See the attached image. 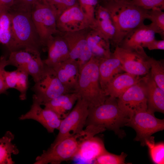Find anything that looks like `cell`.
I'll return each mask as SVG.
<instances>
[{
    "instance_id": "29",
    "label": "cell",
    "mask_w": 164,
    "mask_h": 164,
    "mask_svg": "<svg viewBox=\"0 0 164 164\" xmlns=\"http://www.w3.org/2000/svg\"><path fill=\"white\" fill-rule=\"evenodd\" d=\"M145 145L149 148L151 158L155 164L164 163V143L163 142L155 143L152 136L145 141Z\"/></svg>"
},
{
    "instance_id": "35",
    "label": "cell",
    "mask_w": 164,
    "mask_h": 164,
    "mask_svg": "<svg viewBox=\"0 0 164 164\" xmlns=\"http://www.w3.org/2000/svg\"><path fill=\"white\" fill-rule=\"evenodd\" d=\"M80 6L84 13L93 21L95 8L98 4V0H79Z\"/></svg>"
},
{
    "instance_id": "16",
    "label": "cell",
    "mask_w": 164,
    "mask_h": 164,
    "mask_svg": "<svg viewBox=\"0 0 164 164\" xmlns=\"http://www.w3.org/2000/svg\"><path fill=\"white\" fill-rule=\"evenodd\" d=\"M45 47L47 51V57L43 61L49 67L53 68L69 58L68 45L61 32L58 31L51 36Z\"/></svg>"
},
{
    "instance_id": "14",
    "label": "cell",
    "mask_w": 164,
    "mask_h": 164,
    "mask_svg": "<svg viewBox=\"0 0 164 164\" xmlns=\"http://www.w3.org/2000/svg\"><path fill=\"white\" fill-rule=\"evenodd\" d=\"M93 21L78 5L67 10L56 19L57 29L61 32H73L91 28Z\"/></svg>"
},
{
    "instance_id": "15",
    "label": "cell",
    "mask_w": 164,
    "mask_h": 164,
    "mask_svg": "<svg viewBox=\"0 0 164 164\" xmlns=\"http://www.w3.org/2000/svg\"><path fill=\"white\" fill-rule=\"evenodd\" d=\"M33 102L30 110L22 115L19 119L35 120L41 124L49 133H53L55 129H58L62 119L52 110L45 108H43L33 95Z\"/></svg>"
},
{
    "instance_id": "25",
    "label": "cell",
    "mask_w": 164,
    "mask_h": 164,
    "mask_svg": "<svg viewBox=\"0 0 164 164\" xmlns=\"http://www.w3.org/2000/svg\"><path fill=\"white\" fill-rule=\"evenodd\" d=\"M120 70H122L120 61L112 54L109 58L99 59V81L104 91L107 85Z\"/></svg>"
},
{
    "instance_id": "4",
    "label": "cell",
    "mask_w": 164,
    "mask_h": 164,
    "mask_svg": "<svg viewBox=\"0 0 164 164\" xmlns=\"http://www.w3.org/2000/svg\"><path fill=\"white\" fill-rule=\"evenodd\" d=\"M118 106L117 98L108 96L104 102L94 107L89 108L85 125L100 126L112 130L121 138L125 135L121 128L128 122Z\"/></svg>"
},
{
    "instance_id": "1",
    "label": "cell",
    "mask_w": 164,
    "mask_h": 164,
    "mask_svg": "<svg viewBox=\"0 0 164 164\" xmlns=\"http://www.w3.org/2000/svg\"><path fill=\"white\" fill-rule=\"evenodd\" d=\"M32 7L14 1L8 12L12 33L10 52L25 48L40 51L43 47L32 19Z\"/></svg>"
},
{
    "instance_id": "17",
    "label": "cell",
    "mask_w": 164,
    "mask_h": 164,
    "mask_svg": "<svg viewBox=\"0 0 164 164\" xmlns=\"http://www.w3.org/2000/svg\"><path fill=\"white\" fill-rule=\"evenodd\" d=\"M157 33L154 26L151 23L148 25H141L130 32L121 41L118 46L129 50H135L155 39Z\"/></svg>"
},
{
    "instance_id": "21",
    "label": "cell",
    "mask_w": 164,
    "mask_h": 164,
    "mask_svg": "<svg viewBox=\"0 0 164 164\" xmlns=\"http://www.w3.org/2000/svg\"><path fill=\"white\" fill-rule=\"evenodd\" d=\"M139 76L126 72L115 75L105 87L104 91L107 96L117 98L132 85L138 83Z\"/></svg>"
},
{
    "instance_id": "18",
    "label": "cell",
    "mask_w": 164,
    "mask_h": 164,
    "mask_svg": "<svg viewBox=\"0 0 164 164\" xmlns=\"http://www.w3.org/2000/svg\"><path fill=\"white\" fill-rule=\"evenodd\" d=\"M79 145L76 157L89 163L94 162L99 155L106 151L103 141L96 137L80 134Z\"/></svg>"
},
{
    "instance_id": "32",
    "label": "cell",
    "mask_w": 164,
    "mask_h": 164,
    "mask_svg": "<svg viewBox=\"0 0 164 164\" xmlns=\"http://www.w3.org/2000/svg\"><path fill=\"white\" fill-rule=\"evenodd\" d=\"M17 77L15 89L20 92L19 98L24 100L26 98V93L29 87L28 76L26 71L17 68Z\"/></svg>"
},
{
    "instance_id": "37",
    "label": "cell",
    "mask_w": 164,
    "mask_h": 164,
    "mask_svg": "<svg viewBox=\"0 0 164 164\" xmlns=\"http://www.w3.org/2000/svg\"><path fill=\"white\" fill-rule=\"evenodd\" d=\"M4 75L5 83L7 89L11 88L15 89L17 77V70L12 71L5 70Z\"/></svg>"
},
{
    "instance_id": "7",
    "label": "cell",
    "mask_w": 164,
    "mask_h": 164,
    "mask_svg": "<svg viewBox=\"0 0 164 164\" xmlns=\"http://www.w3.org/2000/svg\"><path fill=\"white\" fill-rule=\"evenodd\" d=\"M32 89L41 105L60 95L72 93L67 90L51 67L45 64L44 70Z\"/></svg>"
},
{
    "instance_id": "10",
    "label": "cell",
    "mask_w": 164,
    "mask_h": 164,
    "mask_svg": "<svg viewBox=\"0 0 164 164\" xmlns=\"http://www.w3.org/2000/svg\"><path fill=\"white\" fill-rule=\"evenodd\" d=\"M133 128L136 133L134 140L140 142L142 146L145 141L155 133L164 129V119L155 117L154 113L147 110L137 112L129 119L125 125Z\"/></svg>"
},
{
    "instance_id": "41",
    "label": "cell",
    "mask_w": 164,
    "mask_h": 164,
    "mask_svg": "<svg viewBox=\"0 0 164 164\" xmlns=\"http://www.w3.org/2000/svg\"><path fill=\"white\" fill-rule=\"evenodd\" d=\"M38 0H15L19 3L32 6Z\"/></svg>"
},
{
    "instance_id": "27",
    "label": "cell",
    "mask_w": 164,
    "mask_h": 164,
    "mask_svg": "<svg viewBox=\"0 0 164 164\" xmlns=\"http://www.w3.org/2000/svg\"><path fill=\"white\" fill-rule=\"evenodd\" d=\"M11 21L9 12L0 14V43L9 50L12 40Z\"/></svg>"
},
{
    "instance_id": "26",
    "label": "cell",
    "mask_w": 164,
    "mask_h": 164,
    "mask_svg": "<svg viewBox=\"0 0 164 164\" xmlns=\"http://www.w3.org/2000/svg\"><path fill=\"white\" fill-rule=\"evenodd\" d=\"M14 137L12 132L8 131L0 138V164L15 163L12 155L18 154L19 151L15 145L12 143Z\"/></svg>"
},
{
    "instance_id": "40",
    "label": "cell",
    "mask_w": 164,
    "mask_h": 164,
    "mask_svg": "<svg viewBox=\"0 0 164 164\" xmlns=\"http://www.w3.org/2000/svg\"><path fill=\"white\" fill-rule=\"evenodd\" d=\"M131 0H98V4L104 8L121 3L129 2Z\"/></svg>"
},
{
    "instance_id": "24",
    "label": "cell",
    "mask_w": 164,
    "mask_h": 164,
    "mask_svg": "<svg viewBox=\"0 0 164 164\" xmlns=\"http://www.w3.org/2000/svg\"><path fill=\"white\" fill-rule=\"evenodd\" d=\"M91 28L100 32L110 42L114 37L115 29L110 14L106 8L99 4L95 8L94 21Z\"/></svg>"
},
{
    "instance_id": "13",
    "label": "cell",
    "mask_w": 164,
    "mask_h": 164,
    "mask_svg": "<svg viewBox=\"0 0 164 164\" xmlns=\"http://www.w3.org/2000/svg\"><path fill=\"white\" fill-rule=\"evenodd\" d=\"M117 100L118 107L129 119L136 113L147 110L146 95L139 81L128 88Z\"/></svg>"
},
{
    "instance_id": "22",
    "label": "cell",
    "mask_w": 164,
    "mask_h": 164,
    "mask_svg": "<svg viewBox=\"0 0 164 164\" xmlns=\"http://www.w3.org/2000/svg\"><path fill=\"white\" fill-rule=\"evenodd\" d=\"M86 39L92 56L101 59L111 56L110 41L100 32L91 28Z\"/></svg>"
},
{
    "instance_id": "23",
    "label": "cell",
    "mask_w": 164,
    "mask_h": 164,
    "mask_svg": "<svg viewBox=\"0 0 164 164\" xmlns=\"http://www.w3.org/2000/svg\"><path fill=\"white\" fill-rule=\"evenodd\" d=\"M79 97L76 93H70L59 96L42 105L53 111L63 119L71 110Z\"/></svg>"
},
{
    "instance_id": "20",
    "label": "cell",
    "mask_w": 164,
    "mask_h": 164,
    "mask_svg": "<svg viewBox=\"0 0 164 164\" xmlns=\"http://www.w3.org/2000/svg\"><path fill=\"white\" fill-rule=\"evenodd\" d=\"M52 68L65 88L70 92H74L77 85L80 72L77 64L68 59Z\"/></svg>"
},
{
    "instance_id": "6",
    "label": "cell",
    "mask_w": 164,
    "mask_h": 164,
    "mask_svg": "<svg viewBox=\"0 0 164 164\" xmlns=\"http://www.w3.org/2000/svg\"><path fill=\"white\" fill-rule=\"evenodd\" d=\"M89 112V106L79 97L69 113L62 119L58 135L53 143L54 145L67 137L80 133L85 125Z\"/></svg>"
},
{
    "instance_id": "39",
    "label": "cell",
    "mask_w": 164,
    "mask_h": 164,
    "mask_svg": "<svg viewBox=\"0 0 164 164\" xmlns=\"http://www.w3.org/2000/svg\"><path fill=\"white\" fill-rule=\"evenodd\" d=\"M15 0H0V14L8 12L13 4Z\"/></svg>"
},
{
    "instance_id": "8",
    "label": "cell",
    "mask_w": 164,
    "mask_h": 164,
    "mask_svg": "<svg viewBox=\"0 0 164 164\" xmlns=\"http://www.w3.org/2000/svg\"><path fill=\"white\" fill-rule=\"evenodd\" d=\"M79 133L67 137L57 143L51 145L36 159L34 164H59L75 157L77 151Z\"/></svg>"
},
{
    "instance_id": "11",
    "label": "cell",
    "mask_w": 164,
    "mask_h": 164,
    "mask_svg": "<svg viewBox=\"0 0 164 164\" xmlns=\"http://www.w3.org/2000/svg\"><path fill=\"white\" fill-rule=\"evenodd\" d=\"M112 54L120 61L121 69L130 74L137 76L146 75L149 73L150 66L148 56L142 48L129 50L118 46Z\"/></svg>"
},
{
    "instance_id": "12",
    "label": "cell",
    "mask_w": 164,
    "mask_h": 164,
    "mask_svg": "<svg viewBox=\"0 0 164 164\" xmlns=\"http://www.w3.org/2000/svg\"><path fill=\"white\" fill-rule=\"evenodd\" d=\"M90 28L73 32H61L68 47L69 59L77 64L80 71L92 56L86 39Z\"/></svg>"
},
{
    "instance_id": "34",
    "label": "cell",
    "mask_w": 164,
    "mask_h": 164,
    "mask_svg": "<svg viewBox=\"0 0 164 164\" xmlns=\"http://www.w3.org/2000/svg\"><path fill=\"white\" fill-rule=\"evenodd\" d=\"M77 0H52L50 4L53 8L57 18L69 9L78 5Z\"/></svg>"
},
{
    "instance_id": "36",
    "label": "cell",
    "mask_w": 164,
    "mask_h": 164,
    "mask_svg": "<svg viewBox=\"0 0 164 164\" xmlns=\"http://www.w3.org/2000/svg\"><path fill=\"white\" fill-rule=\"evenodd\" d=\"M9 65L8 59L5 56L0 58V94L5 93L7 89L4 78V73L5 67Z\"/></svg>"
},
{
    "instance_id": "19",
    "label": "cell",
    "mask_w": 164,
    "mask_h": 164,
    "mask_svg": "<svg viewBox=\"0 0 164 164\" xmlns=\"http://www.w3.org/2000/svg\"><path fill=\"white\" fill-rule=\"evenodd\" d=\"M141 78L139 82L143 87L147 98V110L164 113V91L156 84L150 73Z\"/></svg>"
},
{
    "instance_id": "33",
    "label": "cell",
    "mask_w": 164,
    "mask_h": 164,
    "mask_svg": "<svg viewBox=\"0 0 164 164\" xmlns=\"http://www.w3.org/2000/svg\"><path fill=\"white\" fill-rule=\"evenodd\" d=\"M130 2L148 10L154 9H164V0H131Z\"/></svg>"
},
{
    "instance_id": "3",
    "label": "cell",
    "mask_w": 164,
    "mask_h": 164,
    "mask_svg": "<svg viewBox=\"0 0 164 164\" xmlns=\"http://www.w3.org/2000/svg\"><path fill=\"white\" fill-rule=\"evenodd\" d=\"M99 59L92 56L80 70L74 92L88 105L89 108L103 104L107 96L99 81Z\"/></svg>"
},
{
    "instance_id": "2",
    "label": "cell",
    "mask_w": 164,
    "mask_h": 164,
    "mask_svg": "<svg viewBox=\"0 0 164 164\" xmlns=\"http://www.w3.org/2000/svg\"><path fill=\"white\" fill-rule=\"evenodd\" d=\"M115 29L114 37L110 42L115 48L132 30L144 24L148 19V11L130 2L116 4L107 8Z\"/></svg>"
},
{
    "instance_id": "31",
    "label": "cell",
    "mask_w": 164,
    "mask_h": 164,
    "mask_svg": "<svg viewBox=\"0 0 164 164\" xmlns=\"http://www.w3.org/2000/svg\"><path fill=\"white\" fill-rule=\"evenodd\" d=\"M127 155L122 152L119 155H116L108 152L107 150L98 156L93 163L97 164H124Z\"/></svg>"
},
{
    "instance_id": "28",
    "label": "cell",
    "mask_w": 164,
    "mask_h": 164,
    "mask_svg": "<svg viewBox=\"0 0 164 164\" xmlns=\"http://www.w3.org/2000/svg\"><path fill=\"white\" fill-rule=\"evenodd\" d=\"M150 74L157 85L164 91V65L163 60H157L149 57Z\"/></svg>"
},
{
    "instance_id": "30",
    "label": "cell",
    "mask_w": 164,
    "mask_h": 164,
    "mask_svg": "<svg viewBox=\"0 0 164 164\" xmlns=\"http://www.w3.org/2000/svg\"><path fill=\"white\" fill-rule=\"evenodd\" d=\"M148 19L156 29L159 34L164 39V12L159 9H154L148 11Z\"/></svg>"
},
{
    "instance_id": "5",
    "label": "cell",
    "mask_w": 164,
    "mask_h": 164,
    "mask_svg": "<svg viewBox=\"0 0 164 164\" xmlns=\"http://www.w3.org/2000/svg\"><path fill=\"white\" fill-rule=\"evenodd\" d=\"M31 17L42 46L45 47L50 36L58 32L55 11L50 4L38 0L32 6Z\"/></svg>"
},
{
    "instance_id": "9",
    "label": "cell",
    "mask_w": 164,
    "mask_h": 164,
    "mask_svg": "<svg viewBox=\"0 0 164 164\" xmlns=\"http://www.w3.org/2000/svg\"><path fill=\"white\" fill-rule=\"evenodd\" d=\"M8 61L9 65L13 66L26 72L35 82L41 75L45 66L41 58L40 51L29 48L10 52Z\"/></svg>"
},
{
    "instance_id": "38",
    "label": "cell",
    "mask_w": 164,
    "mask_h": 164,
    "mask_svg": "<svg viewBox=\"0 0 164 164\" xmlns=\"http://www.w3.org/2000/svg\"><path fill=\"white\" fill-rule=\"evenodd\" d=\"M143 48H147L150 50H164V40H157L155 39L144 44Z\"/></svg>"
}]
</instances>
